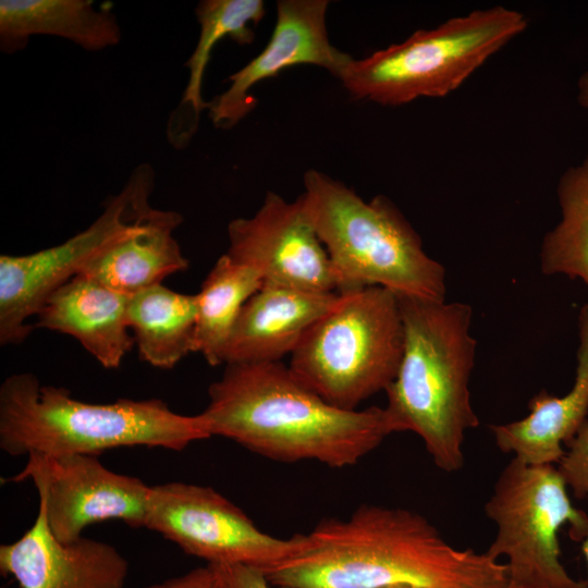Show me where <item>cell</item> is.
I'll list each match as a JSON object with an SVG mask.
<instances>
[{
  "label": "cell",
  "instance_id": "15",
  "mask_svg": "<svg viewBox=\"0 0 588 588\" xmlns=\"http://www.w3.org/2000/svg\"><path fill=\"white\" fill-rule=\"evenodd\" d=\"M339 299V292H309L262 283L237 317L224 365L280 362L293 353L308 329Z\"/></svg>",
  "mask_w": 588,
  "mask_h": 588
},
{
  "label": "cell",
  "instance_id": "14",
  "mask_svg": "<svg viewBox=\"0 0 588 588\" xmlns=\"http://www.w3.org/2000/svg\"><path fill=\"white\" fill-rule=\"evenodd\" d=\"M0 571L20 588H123L130 564L103 541H60L38 505L34 524L14 542L1 544Z\"/></svg>",
  "mask_w": 588,
  "mask_h": 588
},
{
  "label": "cell",
  "instance_id": "24",
  "mask_svg": "<svg viewBox=\"0 0 588 588\" xmlns=\"http://www.w3.org/2000/svg\"><path fill=\"white\" fill-rule=\"evenodd\" d=\"M566 445L556 468L576 498H588V418Z\"/></svg>",
  "mask_w": 588,
  "mask_h": 588
},
{
  "label": "cell",
  "instance_id": "10",
  "mask_svg": "<svg viewBox=\"0 0 588 588\" xmlns=\"http://www.w3.org/2000/svg\"><path fill=\"white\" fill-rule=\"evenodd\" d=\"M145 528L209 565H246L261 572L298 551L305 537L270 536L215 489L181 481L151 486Z\"/></svg>",
  "mask_w": 588,
  "mask_h": 588
},
{
  "label": "cell",
  "instance_id": "6",
  "mask_svg": "<svg viewBox=\"0 0 588 588\" xmlns=\"http://www.w3.org/2000/svg\"><path fill=\"white\" fill-rule=\"evenodd\" d=\"M338 304L305 333L287 365L329 404L355 411L399 371L404 326L399 297L381 286L341 291Z\"/></svg>",
  "mask_w": 588,
  "mask_h": 588
},
{
  "label": "cell",
  "instance_id": "12",
  "mask_svg": "<svg viewBox=\"0 0 588 588\" xmlns=\"http://www.w3.org/2000/svg\"><path fill=\"white\" fill-rule=\"evenodd\" d=\"M226 255L257 270L264 283L302 291L339 292L340 281L302 197L287 201L268 192L249 218L228 225Z\"/></svg>",
  "mask_w": 588,
  "mask_h": 588
},
{
  "label": "cell",
  "instance_id": "11",
  "mask_svg": "<svg viewBox=\"0 0 588 588\" xmlns=\"http://www.w3.org/2000/svg\"><path fill=\"white\" fill-rule=\"evenodd\" d=\"M32 480L53 536L62 542L83 537L93 524L119 519L146 527L151 486L115 473L94 455L30 454L9 481Z\"/></svg>",
  "mask_w": 588,
  "mask_h": 588
},
{
  "label": "cell",
  "instance_id": "29",
  "mask_svg": "<svg viewBox=\"0 0 588 588\" xmlns=\"http://www.w3.org/2000/svg\"><path fill=\"white\" fill-rule=\"evenodd\" d=\"M389 588H420V587H412V586H394V587H389ZM507 588H512V587H507Z\"/></svg>",
  "mask_w": 588,
  "mask_h": 588
},
{
  "label": "cell",
  "instance_id": "28",
  "mask_svg": "<svg viewBox=\"0 0 588 588\" xmlns=\"http://www.w3.org/2000/svg\"><path fill=\"white\" fill-rule=\"evenodd\" d=\"M581 541H583L581 551L584 553L586 564H587V569H588V527H587L586 535Z\"/></svg>",
  "mask_w": 588,
  "mask_h": 588
},
{
  "label": "cell",
  "instance_id": "18",
  "mask_svg": "<svg viewBox=\"0 0 588 588\" xmlns=\"http://www.w3.org/2000/svg\"><path fill=\"white\" fill-rule=\"evenodd\" d=\"M579 346L572 389L563 396L542 390L529 401L522 419L490 425L495 445L503 453L531 465L558 464L566 444L588 418V304L578 316Z\"/></svg>",
  "mask_w": 588,
  "mask_h": 588
},
{
  "label": "cell",
  "instance_id": "19",
  "mask_svg": "<svg viewBox=\"0 0 588 588\" xmlns=\"http://www.w3.org/2000/svg\"><path fill=\"white\" fill-rule=\"evenodd\" d=\"M48 35L68 39L88 51L117 46L121 28L109 5L93 0H1L0 49L15 53L29 38Z\"/></svg>",
  "mask_w": 588,
  "mask_h": 588
},
{
  "label": "cell",
  "instance_id": "7",
  "mask_svg": "<svg viewBox=\"0 0 588 588\" xmlns=\"http://www.w3.org/2000/svg\"><path fill=\"white\" fill-rule=\"evenodd\" d=\"M526 16L497 5L418 29L400 44L352 59L339 79L355 99L401 106L457 89L494 53L522 34Z\"/></svg>",
  "mask_w": 588,
  "mask_h": 588
},
{
  "label": "cell",
  "instance_id": "26",
  "mask_svg": "<svg viewBox=\"0 0 588 588\" xmlns=\"http://www.w3.org/2000/svg\"><path fill=\"white\" fill-rule=\"evenodd\" d=\"M145 588H225L213 566L207 564Z\"/></svg>",
  "mask_w": 588,
  "mask_h": 588
},
{
  "label": "cell",
  "instance_id": "9",
  "mask_svg": "<svg viewBox=\"0 0 588 588\" xmlns=\"http://www.w3.org/2000/svg\"><path fill=\"white\" fill-rule=\"evenodd\" d=\"M155 170L137 166L122 191L107 198L102 213L84 231L65 242L22 256H0V343L21 344L30 333L26 322L45 301L77 275L84 265L122 235L140 207L149 201Z\"/></svg>",
  "mask_w": 588,
  "mask_h": 588
},
{
  "label": "cell",
  "instance_id": "21",
  "mask_svg": "<svg viewBox=\"0 0 588 588\" xmlns=\"http://www.w3.org/2000/svg\"><path fill=\"white\" fill-rule=\"evenodd\" d=\"M197 294H182L161 283L130 295L127 323L140 358L170 369L194 352Z\"/></svg>",
  "mask_w": 588,
  "mask_h": 588
},
{
  "label": "cell",
  "instance_id": "5",
  "mask_svg": "<svg viewBox=\"0 0 588 588\" xmlns=\"http://www.w3.org/2000/svg\"><path fill=\"white\" fill-rule=\"evenodd\" d=\"M301 195L340 281L339 292L381 286L397 297L445 302L444 267L424 250L418 233L385 196L365 201L310 169Z\"/></svg>",
  "mask_w": 588,
  "mask_h": 588
},
{
  "label": "cell",
  "instance_id": "4",
  "mask_svg": "<svg viewBox=\"0 0 588 588\" xmlns=\"http://www.w3.org/2000/svg\"><path fill=\"white\" fill-rule=\"evenodd\" d=\"M208 438L199 414H177L159 399L87 403L30 372L13 373L0 387V448L11 456H98L128 446L182 451Z\"/></svg>",
  "mask_w": 588,
  "mask_h": 588
},
{
  "label": "cell",
  "instance_id": "3",
  "mask_svg": "<svg viewBox=\"0 0 588 588\" xmlns=\"http://www.w3.org/2000/svg\"><path fill=\"white\" fill-rule=\"evenodd\" d=\"M399 301L404 350L385 408L399 432H415L434 465L454 473L464 466L466 432L479 426L469 391L473 309L461 302Z\"/></svg>",
  "mask_w": 588,
  "mask_h": 588
},
{
  "label": "cell",
  "instance_id": "17",
  "mask_svg": "<svg viewBox=\"0 0 588 588\" xmlns=\"http://www.w3.org/2000/svg\"><path fill=\"white\" fill-rule=\"evenodd\" d=\"M128 298L77 274L45 301L35 327L75 338L101 366L114 369L135 343L127 331Z\"/></svg>",
  "mask_w": 588,
  "mask_h": 588
},
{
  "label": "cell",
  "instance_id": "22",
  "mask_svg": "<svg viewBox=\"0 0 588 588\" xmlns=\"http://www.w3.org/2000/svg\"><path fill=\"white\" fill-rule=\"evenodd\" d=\"M260 273L223 254L197 293L194 352L210 366L224 364L225 350L245 303L261 287Z\"/></svg>",
  "mask_w": 588,
  "mask_h": 588
},
{
  "label": "cell",
  "instance_id": "25",
  "mask_svg": "<svg viewBox=\"0 0 588 588\" xmlns=\"http://www.w3.org/2000/svg\"><path fill=\"white\" fill-rule=\"evenodd\" d=\"M225 588H271L264 572L246 565H211Z\"/></svg>",
  "mask_w": 588,
  "mask_h": 588
},
{
  "label": "cell",
  "instance_id": "2",
  "mask_svg": "<svg viewBox=\"0 0 588 588\" xmlns=\"http://www.w3.org/2000/svg\"><path fill=\"white\" fill-rule=\"evenodd\" d=\"M199 414L210 437L275 462L355 465L399 428L385 407L346 411L303 384L281 362L228 364Z\"/></svg>",
  "mask_w": 588,
  "mask_h": 588
},
{
  "label": "cell",
  "instance_id": "8",
  "mask_svg": "<svg viewBox=\"0 0 588 588\" xmlns=\"http://www.w3.org/2000/svg\"><path fill=\"white\" fill-rule=\"evenodd\" d=\"M485 514L497 527L486 553L506 559L509 587L588 588L560 560V529L567 524L571 538L580 541L588 515L572 504L556 466L512 457L498 476Z\"/></svg>",
  "mask_w": 588,
  "mask_h": 588
},
{
  "label": "cell",
  "instance_id": "16",
  "mask_svg": "<svg viewBox=\"0 0 588 588\" xmlns=\"http://www.w3.org/2000/svg\"><path fill=\"white\" fill-rule=\"evenodd\" d=\"M182 221L179 212L145 203L127 230L93 256L78 274L125 295L160 284L168 275L188 268L173 236Z\"/></svg>",
  "mask_w": 588,
  "mask_h": 588
},
{
  "label": "cell",
  "instance_id": "23",
  "mask_svg": "<svg viewBox=\"0 0 588 588\" xmlns=\"http://www.w3.org/2000/svg\"><path fill=\"white\" fill-rule=\"evenodd\" d=\"M556 193L561 220L543 237L541 271L578 278L588 285V154L562 174Z\"/></svg>",
  "mask_w": 588,
  "mask_h": 588
},
{
  "label": "cell",
  "instance_id": "13",
  "mask_svg": "<svg viewBox=\"0 0 588 588\" xmlns=\"http://www.w3.org/2000/svg\"><path fill=\"white\" fill-rule=\"evenodd\" d=\"M327 0H279L277 19L267 46L246 65L229 76L230 85L207 102L216 127L231 128L254 108L249 95L259 82L296 65H315L340 77L353 59L334 47L328 36Z\"/></svg>",
  "mask_w": 588,
  "mask_h": 588
},
{
  "label": "cell",
  "instance_id": "27",
  "mask_svg": "<svg viewBox=\"0 0 588 588\" xmlns=\"http://www.w3.org/2000/svg\"><path fill=\"white\" fill-rule=\"evenodd\" d=\"M578 101L588 109V70L581 74L578 81Z\"/></svg>",
  "mask_w": 588,
  "mask_h": 588
},
{
  "label": "cell",
  "instance_id": "1",
  "mask_svg": "<svg viewBox=\"0 0 588 588\" xmlns=\"http://www.w3.org/2000/svg\"><path fill=\"white\" fill-rule=\"evenodd\" d=\"M264 573L278 588L509 587L505 563L451 546L417 512L375 504L320 522Z\"/></svg>",
  "mask_w": 588,
  "mask_h": 588
},
{
  "label": "cell",
  "instance_id": "20",
  "mask_svg": "<svg viewBox=\"0 0 588 588\" xmlns=\"http://www.w3.org/2000/svg\"><path fill=\"white\" fill-rule=\"evenodd\" d=\"M200 26L196 47L186 61L188 79L182 98L170 113L167 138L175 149L191 143L199 125L200 114L207 108L201 97L206 68L215 46L228 37L240 45L253 42L256 26L265 16L262 0H203L195 10Z\"/></svg>",
  "mask_w": 588,
  "mask_h": 588
}]
</instances>
